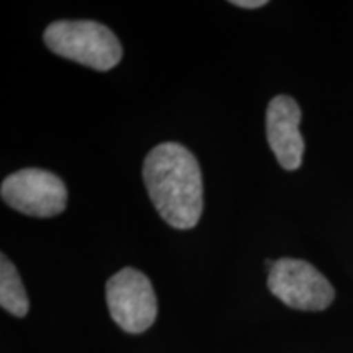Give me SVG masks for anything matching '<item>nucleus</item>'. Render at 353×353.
<instances>
[{"label": "nucleus", "instance_id": "6", "mask_svg": "<svg viewBox=\"0 0 353 353\" xmlns=\"http://www.w3.org/2000/svg\"><path fill=\"white\" fill-rule=\"evenodd\" d=\"M301 110L296 100L288 95H278L267 107L265 128L267 139L278 164L285 170H296L301 167L304 139L299 132Z\"/></svg>", "mask_w": 353, "mask_h": 353}, {"label": "nucleus", "instance_id": "3", "mask_svg": "<svg viewBox=\"0 0 353 353\" xmlns=\"http://www.w3.org/2000/svg\"><path fill=\"white\" fill-rule=\"evenodd\" d=\"M267 286L281 303L298 311H324L335 298L327 278L301 259L275 260Z\"/></svg>", "mask_w": 353, "mask_h": 353}, {"label": "nucleus", "instance_id": "5", "mask_svg": "<svg viewBox=\"0 0 353 353\" xmlns=\"http://www.w3.org/2000/svg\"><path fill=\"white\" fill-rule=\"evenodd\" d=\"M0 195L7 206L33 218H52L68 205V188L59 176L43 169H21L6 176Z\"/></svg>", "mask_w": 353, "mask_h": 353}, {"label": "nucleus", "instance_id": "2", "mask_svg": "<svg viewBox=\"0 0 353 353\" xmlns=\"http://www.w3.org/2000/svg\"><path fill=\"white\" fill-rule=\"evenodd\" d=\"M43 39L54 54L100 72L113 69L123 56L120 39L99 21H54L44 30Z\"/></svg>", "mask_w": 353, "mask_h": 353}, {"label": "nucleus", "instance_id": "4", "mask_svg": "<svg viewBox=\"0 0 353 353\" xmlns=\"http://www.w3.org/2000/svg\"><path fill=\"white\" fill-rule=\"evenodd\" d=\"M107 304L112 319L128 334H143L157 317V298L143 272L126 267L107 281Z\"/></svg>", "mask_w": 353, "mask_h": 353}, {"label": "nucleus", "instance_id": "7", "mask_svg": "<svg viewBox=\"0 0 353 353\" xmlns=\"http://www.w3.org/2000/svg\"><path fill=\"white\" fill-rule=\"evenodd\" d=\"M0 306L17 317H25L30 309L21 278L6 254L0 257Z\"/></svg>", "mask_w": 353, "mask_h": 353}, {"label": "nucleus", "instance_id": "8", "mask_svg": "<svg viewBox=\"0 0 353 353\" xmlns=\"http://www.w3.org/2000/svg\"><path fill=\"white\" fill-rule=\"evenodd\" d=\"M231 3L242 8H260L267 6V0H232Z\"/></svg>", "mask_w": 353, "mask_h": 353}, {"label": "nucleus", "instance_id": "1", "mask_svg": "<svg viewBox=\"0 0 353 353\" xmlns=\"http://www.w3.org/2000/svg\"><path fill=\"white\" fill-rule=\"evenodd\" d=\"M143 179L154 208L180 231L193 229L203 213V176L196 157L179 143H162L144 159Z\"/></svg>", "mask_w": 353, "mask_h": 353}]
</instances>
